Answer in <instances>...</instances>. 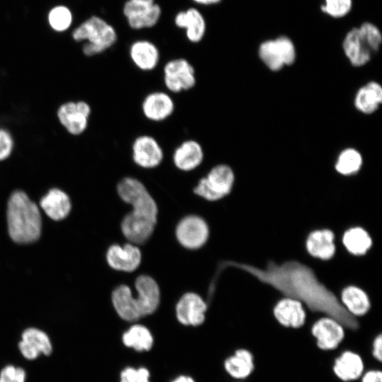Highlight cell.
Instances as JSON below:
<instances>
[{"label":"cell","mask_w":382,"mask_h":382,"mask_svg":"<svg viewBox=\"0 0 382 382\" xmlns=\"http://www.w3.org/2000/svg\"><path fill=\"white\" fill-rule=\"evenodd\" d=\"M207 311V302L195 291L183 294L175 306L177 320L185 326L197 327L202 325L206 319Z\"/></svg>","instance_id":"13"},{"label":"cell","mask_w":382,"mask_h":382,"mask_svg":"<svg viewBox=\"0 0 382 382\" xmlns=\"http://www.w3.org/2000/svg\"><path fill=\"white\" fill-rule=\"evenodd\" d=\"M204 151L201 144L193 139L182 142L174 151L173 161L180 170L189 172L196 169L202 163Z\"/></svg>","instance_id":"20"},{"label":"cell","mask_w":382,"mask_h":382,"mask_svg":"<svg viewBox=\"0 0 382 382\" xmlns=\"http://www.w3.org/2000/svg\"><path fill=\"white\" fill-rule=\"evenodd\" d=\"M175 109L173 98L163 91H155L148 94L141 104L144 115L149 120L161 122L170 116Z\"/></svg>","instance_id":"19"},{"label":"cell","mask_w":382,"mask_h":382,"mask_svg":"<svg viewBox=\"0 0 382 382\" xmlns=\"http://www.w3.org/2000/svg\"><path fill=\"white\" fill-rule=\"evenodd\" d=\"M342 306L353 316H363L370 308V301L365 291L355 286L345 287L341 294Z\"/></svg>","instance_id":"29"},{"label":"cell","mask_w":382,"mask_h":382,"mask_svg":"<svg viewBox=\"0 0 382 382\" xmlns=\"http://www.w3.org/2000/svg\"><path fill=\"white\" fill-rule=\"evenodd\" d=\"M175 25L185 29L187 40L192 43L199 42L204 37L207 23L202 13L196 8L180 11L174 18Z\"/></svg>","instance_id":"18"},{"label":"cell","mask_w":382,"mask_h":382,"mask_svg":"<svg viewBox=\"0 0 382 382\" xmlns=\"http://www.w3.org/2000/svg\"><path fill=\"white\" fill-rule=\"evenodd\" d=\"M71 35L76 42L85 41L82 52L89 57L104 52L113 46L117 39L114 27L96 16L83 22L74 30Z\"/></svg>","instance_id":"4"},{"label":"cell","mask_w":382,"mask_h":382,"mask_svg":"<svg viewBox=\"0 0 382 382\" xmlns=\"http://www.w3.org/2000/svg\"><path fill=\"white\" fill-rule=\"evenodd\" d=\"M129 52L134 65L142 71H151L158 64L159 50L151 41L146 40L134 41L130 45Z\"/></svg>","instance_id":"22"},{"label":"cell","mask_w":382,"mask_h":382,"mask_svg":"<svg viewBox=\"0 0 382 382\" xmlns=\"http://www.w3.org/2000/svg\"><path fill=\"white\" fill-rule=\"evenodd\" d=\"M105 257L108 266L119 272H134L139 268L142 262L141 249L129 242L122 245L119 243L110 245Z\"/></svg>","instance_id":"14"},{"label":"cell","mask_w":382,"mask_h":382,"mask_svg":"<svg viewBox=\"0 0 382 382\" xmlns=\"http://www.w3.org/2000/svg\"><path fill=\"white\" fill-rule=\"evenodd\" d=\"M373 355L378 360L381 361L382 359V336L378 335L374 340L373 343Z\"/></svg>","instance_id":"38"},{"label":"cell","mask_w":382,"mask_h":382,"mask_svg":"<svg viewBox=\"0 0 382 382\" xmlns=\"http://www.w3.org/2000/svg\"><path fill=\"white\" fill-rule=\"evenodd\" d=\"M19 349L25 358L35 359L41 353L50 355L52 348L46 333L37 328H28L22 334Z\"/></svg>","instance_id":"21"},{"label":"cell","mask_w":382,"mask_h":382,"mask_svg":"<svg viewBox=\"0 0 382 382\" xmlns=\"http://www.w3.org/2000/svg\"><path fill=\"white\" fill-rule=\"evenodd\" d=\"M40 207L50 218L55 221L64 219L71 207L68 195L58 188L49 190L41 199Z\"/></svg>","instance_id":"25"},{"label":"cell","mask_w":382,"mask_h":382,"mask_svg":"<svg viewBox=\"0 0 382 382\" xmlns=\"http://www.w3.org/2000/svg\"><path fill=\"white\" fill-rule=\"evenodd\" d=\"M91 115V105L83 100L64 101L56 110L59 124L73 137L82 135L86 131Z\"/></svg>","instance_id":"8"},{"label":"cell","mask_w":382,"mask_h":382,"mask_svg":"<svg viewBox=\"0 0 382 382\" xmlns=\"http://www.w3.org/2000/svg\"><path fill=\"white\" fill-rule=\"evenodd\" d=\"M362 382H382V374L380 371H370L365 374Z\"/></svg>","instance_id":"39"},{"label":"cell","mask_w":382,"mask_h":382,"mask_svg":"<svg viewBox=\"0 0 382 382\" xmlns=\"http://www.w3.org/2000/svg\"><path fill=\"white\" fill-rule=\"evenodd\" d=\"M342 325L337 320L328 316L316 321L311 331L317 339L318 347L324 350L336 348L344 337Z\"/></svg>","instance_id":"17"},{"label":"cell","mask_w":382,"mask_h":382,"mask_svg":"<svg viewBox=\"0 0 382 382\" xmlns=\"http://www.w3.org/2000/svg\"><path fill=\"white\" fill-rule=\"evenodd\" d=\"M210 236L207 221L197 214H188L180 219L175 228L179 245L188 250H197L206 245Z\"/></svg>","instance_id":"10"},{"label":"cell","mask_w":382,"mask_h":382,"mask_svg":"<svg viewBox=\"0 0 382 382\" xmlns=\"http://www.w3.org/2000/svg\"><path fill=\"white\" fill-rule=\"evenodd\" d=\"M122 13L131 28L141 30L156 25L162 10L155 0H127Z\"/></svg>","instance_id":"11"},{"label":"cell","mask_w":382,"mask_h":382,"mask_svg":"<svg viewBox=\"0 0 382 382\" xmlns=\"http://www.w3.org/2000/svg\"><path fill=\"white\" fill-rule=\"evenodd\" d=\"M71 21V13L64 6H57L50 12L49 23L50 26L56 31L62 32L67 30Z\"/></svg>","instance_id":"34"},{"label":"cell","mask_w":382,"mask_h":382,"mask_svg":"<svg viewBox=\"0 0 382 382\" xmlns=\"http://www.w3.org/2000/svg\"><path fill=\"white\" fill-rule=\"evenodd\" d=\"M381 47L377 33L365 25L351 28L342 41L343 52L354 66L366 64Z\"/></svg>","instance_id":"5"},{"label":"cell","mask_w":382,"mask_h":382,"mask_svg":"<svg viewBox=\"0 0 382 382\" xmlns=\"http://www.w3.org/2000/svg\"><path fill=\"white\" fill-rule=\"evenodd\" d=\"M231 266L248 272L288 298L304 303L310 310L324 313L342 325L357 329L359 323L335 295L317 278L308 266L296 260L277 264L270 261L262 269L249 264L224 261L221 267Z\"/></svg>","instance_id":"1"},{"label":"cell","mask_w":382,"mask_h":382,"mask_svg":"<svg viewBox=\"0 0 382 382\" xmlns=\"http://www.w3.org/2000/svg\"><path fill=\"white\" fill-rule=\"evenodd\" d=\"M7 221L10 237L18 243L34 242L40 236L42 220L39 209L22 190L14 191L9 197Z\"/></svg>","instance_id":"2"},{"label":"cell","mask_w":382,"mask_h":382,"mask_svg":"<svg viewBox=\"0 0 382 382\" xmlns=\"http://www.w3.org/2000/svg\"><path fill=\"white\" fill-rule=\"evenodd\" d=\"M362 162L361 155L357 150L347 148L339 154L335 168L341 175H352L360 170Z\"/></svg>","instance_id":"32"},{"label":"cell","mask_w":382,"mask_h":382,"mask_svg":"<svg viewBox=\"0 0 382 382\" xmlns=\"http://www.w3.org/2000/svg\"><path fill=\"white\" fill-rule=\"evenodd\" d=\"M120 382H150V372L145 367L127 366L121 371Z\"/></svg>","instance_id":"36"},{"label":"cell","mask_w":382,"mask_h":382,"mask_svg":"<svg viewBox=\"0 0 382 382\" xmlns=\"http://www.w3.org/2000/svg\"><path fill=\"white\" fill-rule=\"evenodd\" d=\"M197 4L202 6H212L219 4L222 0H192Z\"/></svg>","instance_id":"40"},{"label":"cell","mask_w":382,"mask_h":382,"mask_svg":"<svg viewBox=\"0 0 382 382\" xmlns=\"http://www.w3.org/2000/svg\"><path fill=\"white\" fill-rule=\"evenodd\" d=\"M234 181L233 169L228 165L218 164L198 180L192 191L204 201L216 202L230 194Z\"/></svg>","instance_id":"6"},{"label":"cell","mask_w":382,"mask_h":382,"mask_svg":"<svg viewBox=\"0 0 382 382\" xmlns=\"http://www.w3.org/2000/svg\"><path fill=\"white\" fill-rule=\"evenodd\" d=\"M25 372L19 367L7 366L0 374V382H25Z\"/></svg>","instance_id":"37"},{"label":"cell","mask_w":382,"mask_h":382,"mask_svg":"<svg viewBox=\"0 0 382 382\" xmlns=\"http://www.w3.org/2000/svg\"><path fill=\"white\" fill-rule=\"evenodd\" d=\"M157 224L133 216L128 212L122 216L120 228L122 236L137 246L143 245L152 237Z\"/></svg>","instance_id":"16"},{"label":"cell","mask_w":382,"mask_h":382,"mask_svg":"<svg viewBox=\"0 0 382 382\" xmlns=\"http://www.w3.org/2000/svg\"><path fill=\"white\" fill-rule=\"evenodd\" d=\"M364 369L361 357L356 353L347 351L336 359L333 366L335 374L341 380L348 381L358 378Z\"/></svg>","instance_id":"28"},{"label":"cell","mask_w":382,"mask_h":382,"mask_svg":"<svg viewBox=\"0 0 382 382\" xmlns=\"http://www.w3.org/2000/svg\"><path fill=\"white\" fill-rule=\"evenodd\" d=\"M116 192L120 199L131 207L128 212L132 216L157 224V202L141 181L131 176L124 177L117 183Z\"/></svg>","instance_id":"3"},{"label":"cell","mask_w":382,"mask_h":382,"mask_svg":"<svg viewBox=\"0 0 382 382\" xmlns=\"http://www.w3.org/2000/svg\"><path fill=\"white\" fill-rule=\"evenodd\" d=\"M136 295L132 296V304L139 319L154 314L161 302V291L158 282L151 275L139 274L134 279Z\"/></svg>","instance_id":"9"},{"label":"cell","mask_w":382,"mask_h":382,"mask_svg":"<svg viewBox=\"0 0 382 382\" xmlns=\"http://www.w3.org/2000/svg\"><path fill=\"white\" fill-rule=\"evenodd\" d=\"M170 382H195V381L190 376L180 375L175 378Z\"/></svg>","instance_id":"41"},{"label":"cell","mask_w":382,"mask_h":382,"mask_svg":"<svg viewBox=\"0 0 382 382\" xmlns=\"http://www.w3.org/2000/svg\"><path fill=\"white\" fill-rule=\"evenodd\" d=\"M16 141L13 133L5 127H0V162L9 159L13 154Z\"/></svg>","instance_id":"35"},{"label":"cell","mask_w":382,"mask_h":382,"mask_svg":"<svg viewBox=\"0 0 382 382\" xmlns=\"http://www.w3.org/2000/svg\"><path fill=\"white\" fill-rule=\"evenodd\" d=\"M254 364L252 354L243 349H238L233 355L227 358L224 361L226 372L233 378H245L253 370Z\"/></svg>","instance_id":"30"},{"label":"cell","mask_w":382,"mask_h":382,"mask_svg":"<svg viewBox=\"0 0 382 382\" xmlns=\"http://www.w3.org/2000/svg\"><path fill=\"white\" fill-rule=\"evenodd\" d=\"M132 158L139 167L151 169L158 167L163 159V151L157 140L150 135H141L132 144Z\"/></svg>","instance_id":"15"},{"label":"cell","mask_w":382,"mask_h":382,"mask_svg":"<svg viewBox=\"0 0 382 382\" xmlns=\"http://www.w3.org/2000/svg\"><path fill=\"white\" fill-rule=\"evenodd\" d=\"M346 249L354 255H363L370 249L372 240L366 230L354 227L347 230L342 238Z\"/></svg>","instance_id":"31"},{"label":"cell","mask_w":382,"mask_h":382,"mask_svg":"<svg viewBox=\"0 0 382 382\" xmlns=\"http://www.w3.org/2000/svg\"><path fill=\"white\" fill-rule=\"evenodd\" d=\"M163 81L172 93L188 91L196 83L195 69L186 59H171L163 67Z\"/></svg>","instance_id":"12"},{"label":"cell","mask_w":382,"mask_h":382,"mask_svg":"<svg viewBox=\"0 0 382 382\" xmlns=\"http://www.w3.org/2000/svg\"><path fill=\"white\" fill-rule=\"evenodd\" d=\"M381 103V86L376 81H369L357 91L354 105L359 112L369 115L376 111Z\"/></svg>","instance_id":"26"},{"label":"cell","mask_w":382,"mask_h":382,"mask_svg":"<svg viewBox=\"0 0 382 382\" xmlns=\"http://www.w3.org/2000/svg\"><path fill=\"white\" fill-rule=\"evenodd\" d=\"M258 56L269 69L277 71L294 63L296 51L291 38L280 35L262 42L258 47Z\"/></svg>","instance_id":"7"},{"label":"cell","mask_w":382,"mask_h":382,"mask_svg":"<svg viewBox=\"0 0 382 382\" xmlns=\"http://www.w3.org/2000/svg\"><path fill=\"white\" fill-rule=\"evenodd\" d=\"M274 315L279 323L286 327L297 328L303 325L306 319L305 311L301 302L286 297L274 306Z\"/></svg>","instance_id":"23"},{"label":"cell","mask_w":382,"mask_h":382,"mask_svg":"<svg viewBox=\"0 0 382 382\" xmlns=\"http://www.w3.org/2000/svg\"><path fill=\"white\" fill-rule=\"evenodd\" d=\"M335 235L328 229L316 230L308 236L306 246L308 253L323 260L331 259L335 253Z\"/></svg>","instance_id":"24"},{"label":"cell","mask_w":382,"mask_h":382,"mask_svg":"<svg viewBox=\"0 0 382 382\" xmlns=\"http://www.w3.org/2000/svg\"><path fill=\"white\" fill-rule=\"evenodd\" d=\"M352 6L353 0H323L320 10L332 18H342L349 13Z\"/></svg>","instance_id":"33"},{"label":"cell","mask_w":382,"mask_h":382,"mask_svg":"<svg viewBox=\"0 0 382 382\" xmlns=\"http://www.w3.org/2000/svg\"><path fill=\"white\" fill-rule=\"evenodd\" d=\"M123 345L137 352L149 351L154 345V337L144 325L133 323L122 335Z\"/></svg>","instance_id":"27"}]
</instances>
